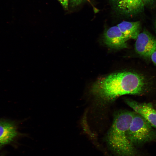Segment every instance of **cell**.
I'll return each mask as SVG.
<instances>
[{
    "label": "cell",
    "instance_id": "7a4b0ae2",
    "mask_svg": "<svg viewBox=\"0 0 156 156\" xmlns=\"http://www.w3.org/2000/svg\"><path fill=\"white\" fill-rule=\"evenodd\" d=\"M134 111H122L115 116L107 137L108 144L117 156H143L129 139L127 131Z\"/></svg>",
    "mask_w": 156,
    "mask_h": 156
},
{
    "label": "cell",
    "instance_id": "6da1fadb",
    "mask_svg": "<svg viewBox=\"0 0 156 156\" xmlns=\"http://www.w3.org/2000/svg\"><path fill=\"white\" fill-rule=\"evenodd\" d=\"M149 90L143 76L135 73L123 71L99 78L92 85L90 92L99 102L106 104L122 95H141Z\"/></svg>",
    "mask_w": 156,
    "mask_h": 156
},
{
    "label": "cell",
    "instance_id": "5bb4252c",
    "mask_svg": "<svg viewBox=\"0 0 156 156\" xmlns=\"http://www.w3.org/2000/svg\"><path fill=\"white\" fill-rule=\"evenodd\" d=\"M155 28L156 29V21H155Z\"/></svg>",
    "mask_w": 156,
    "mask_h": 156
},
{
    "label": "cell",
    "instance_id": "8fae6325",
    "mask_svg": "<svg viewBox=\"0 0 156 156\" xmlns=\"http://www.w3.org/2000/svg\"><path fill=\"white\" fill-rule=\"evenodd\" d=\"M61 3L63 8L65 10H67L68 8V5L69 0H58Z\"/></svg>",
    "mask_w": 156,
    "mask_h": 156
},
{
    "label": "cell",
    "instance_id": "3957f363",
    "mask_svg": "<svg viewBox=\"0 0 156 156\" xmlns=\"http://www.w3.org/2000/svg\"><path fill=\"white\" fill-rule=\"evenodd\" d=\"M127 135L136 147L156 140V130L144 118L135 112Z\"/></svg>",
    "mask_w": 156,
    "mask_h": 156
},
{
    "label": "cell",
    "instance_id": "30bf717a",
    "mask_svg": "<svg viewBox=\"0 0 156 156\" xmlns=\"http://www.w3.org/2000/svg\"><path fill=\"white\" fill-rule=\"evenodd\" d=\"M85 0H70L71 5L73 7L76 6L80 4Z\"/></svg>",
    "mask_w": 156,
    "mask_h": 156
},
{
    "label": "cell",
    "instance_id": "5b68a950",
    "mask_svg": "<svg viewBox=\"0 0 156 156\" xmlns=\"http://www.w3.org/2000/svg\"><path fill=\"white\" fill-rule=\"evenodd\" d=\"M20 136L27 137L28 135L19 133L16 122L0 120V147L10 143Z\"/></svg>",
    "mask_w": 156,
    "mask_h": 156
},
{
    "label": "cell",
    "instance_id": "ba28073f",
    "mask_svg": "<svg viewBox=\"0 0 156 156\" xmlns=\"http://www.w3.org/2000/svg\"><path fill=\"white\" fill-rule=\"evenodd\" d=\"M117 10L120 13L131 15L142 9L144 4L142 0H111Z\"/></svg>",
    "mask_w": 156,
    "mask_h": 156
},
{
    "label": "cell",
    "instance_id": "4fadbf2b",
    "mask_svg": "<svg viewBox=\"0 0 156 156\" xmlns=\"http://www.w3.org/2000/svg\"><path fill=\"white\" fill-rule=\"evenodd\" d=\"M154 0H142L144 5L149 4L154 1Z\"/></svg>",
    "mask_w": 156,
    "mask_h": 156
},
{
    "label": "cell",
    "instance_id": "52a82bcc",
    "mask_svg": "<svg viewBox=\"0 0 156 156\" xmlns=\"http://www.w3.org/2000/svg\"><path fill=\"white\" fill-rule=\"evenodd\" d=\"M127 40L117 25L109 28L103 35V42L105 44L113 49H120L127 48Z\"/></svg>",
    "mask_w": 156,
    "mask_h": 156
},
{
    "label": "cell",
    "instance_id": "9c48e42d",
    "mask_svg": "<svg viewBox=\"0 0 156 156\" xmlns=\"http://www.w3.org/2000/svg\"><path fill=\"white\" fill-rule=\"evenodd\" d=\"M117 26L127 40L130 39L136 40L140 33L139 21H124Z\"/></svg>",
    "mask_w": 156,
    "mask_h": 156
},
{
    "label": "cell",
    "instance_id": "7c38bea8",
    "mask_svg": "<svg viewBox=\"0 0 156 156\" xmlns=\"http://www.w3.org/2000/svg\"><path fill=\"white\" fill-rule=\"evenodd\" d=\"M150 58L153 63L156 65V49L151 55Z\"/></svg>",
    "mask_w": 156,
    "mask_h": 156
},
{
    "label": "cell",
    "instance_id": "277c9868",
    "mask_svg": "<svg viewBox=\"0 0 156 156\" xmlns=\"http://www.w3.org/2000/svg\"><path fill=\"white\" fill-rule=\"evenodd\" d=\"M135 49L140 55L150 58L156 49V39L146 31L140 33L136 39Z\"/></svg>",
    "mask_w": 156,
    "mask_h": 156
},
{
    "label": "cell",
    "instance_id": "8992f818",
    "mask_svg": "<svg viewBox=\"0 0 156 156\" xmlns=\"http://www.w3.org/2000/svg\"><path fill=\"white\" fill-rule=\"evenodd\" d=\"M126 103L135 112L144 118L154 128H156V110L151 103H141L126 99Z\"/></svg>",
    "mask_w": 156,
    "mask_h": 156
}]
</instances>
